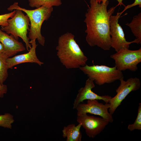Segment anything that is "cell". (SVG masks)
<instances>
[{
    "mask_svg": "<svg viewBox=\"0 0 141 141\" xmlns=\"http://www.w3.org/2000/svg\"><path fill=\"white\" fill-rule=\"evenodd\" d=\"M84 22L86 26V40L91 46H97L105 50L111 46L110 18L116 7L107 10L109 1L99 3L95 0H90Z\"/></svg>",
    "mask_w": 141,
    "mask_h": 141,
    "instance_id": "cell-1",
    "label": "cell"
},
{
    "mask_svg": "<svg viewBox=\"0 0 141 141\" xmlns=\"http://www.w3.org/2000/svg\"><path fill=\"white\" fill-rule=\"evenodd\" d=\"M57 55L61 63L67 69L85 66L88 60L72 33L67 32L58 38L56 47Z\"/></svg>",
    "mask_w": 141,
    "mask_h": 141,
    "instance_id": "cell-2",
    "label": "cell"
},
{
    "mask_svg": "<svg viewBox=\"0 0 141 141\" xmlns=\"http://www.w3.org/2000/svg\"><path fill=\"white\" fill-rule=\"evenodd\" d=\"M8 10L19 9L26 13L30 20L28 38L31 40L37 39L42 46L44 45L45 38L41 33L42 25L45 21L47 20L53 11L52 7L42 6L33 10H28L20 7L17 2L14 3L8 8Z\"/></svg>",
    "mask_w": 141,
    "mask_h": 141,
    "instance_id": "cell-3",
    "label": "cell"
},
{
    "mask_svg": "<svg viewBox=\"0 0 141 141\" xmlns=\"http://www.w3.org/2000/svg\"><path fill=\"white\" fill-rule=\"evenodd\" d=\"M79 68L88 78L99 86L112 83L124 77L122 72L118 70L115 66L110 67L103 65L89 66L86 64Z\"/></svg>",
    "mask_w": 141,
    "mask_h": 141,
    "instance_id": "cell-4",
    "label": "cell"
},
{
    "mask_svg": "<svg viewBox=\"0 0 141 141\" xmlns=\"http://www.w3.org/2000/svg\"><path fill=\"white\" fill-rule=\"evenodd\" d=\"M14 16L7 20L8 25L1 27V30L8 34H11L17 40L20 37L25 44L27 50L29 51L31 48L30 43L29 39L27 37L28 30H29L30 19L26 15H25L22 11L16 9Z\"/></svg>",
    "mask_w": 141,
    "mask_h": 141,
    "instance_id": "cell-5",
    "label": "cell"
},
{
    "mask_svg": "<svg viewBox=\"0 0 141 141\" xmlns=\"http://www.w3.org/2000/svg\"><path fill=\"white\" fill-rule=\"evenodd\" d=\"M110 57L115 61V66L119 70L128 69L135 72L138 69L137 65L141 62V48L134 50L122 49Z\"/></svg>",
    "mask_w": 141,
    "mask_h": 141,
    "instance_id": "cell-6",
    "label": "cell"
},
{
    "mask_svg": "<svg viewBox=\"0 0 141 141\" xmlns=\"http://www.w3.org/2000/svg\"><path fill=\"white\" fill-rule=\"evenodd\" d=\"M119 80L120 84L116 90L117 94L111 98L109 102L110 107L108 111L112 115L121 104L122 101L131 92L139 90L140 86V79L136 77L131 78L126 81L124 80L123 77Z\"/></svg>",
    "mask_w": 141,
    "mask_h": 141,
    "instance_id": "cell-7",
    "label": "cell"
},
{
    "mask_svg": "<svg viewBox=\"0 0 141 141\" xmlns=\"http://www.w3.org/2000/svg\"><path fill=\"white\" fill-rule=\"evenodd\" d=\"M121 15L120 13L118 12L115 15H111L110 18L111 46L116 52L122 49H129L130 45L132 43H139L136 39L130 42L126 40L123 30L118 23Z\"/></svg>",
    "mask_w": 141,
    "mask_h": 141,
    "instance_id": "cell-8",
    "label": "cell"
},
{
    "mask_svg": "<svg viewBox=\"0 0 141 141\" xmlns=\"http://www.w3.org/2000/svg\"><path fill=\"white\" fill-rule=\"evenodd\" d=\"M77 121L85 129L87 135L92 138L100 134L109 123L102 118L88 115L86 113L77 115Z\"/></svg>",
    "mask_w": 141,
    "mask_h": 141,
    "instance_id": "cell-9",
    "label": "cell"
},
{
    "mask_svg": "<svg viewBox=\"0 0 141 141\" xmlns=\"http://www.w3.org/2000/svg\"><path fill=\"white\" fill-rule=\"evenodd\" d=\"M97 100H87L86 103L79 104L76 108L77 111V115L89 113L99 115L108 120L109 122H112L113 121L112 115L108 111L110 104L108 103L104 104L99 103Z\"/></svg>",
    "mask_w": 141,
    "mask_h": 141,
    "instance_id": "cell-10",
    "label": "cell"
},
{
    "mask_svg": "<svg viewBox=\"0 0 141 141\" xmlns=\"http://www.w3.org/2000/svg\"><path fill=\"white\" fill-rule=\"evenodd\" d=\"M95 87L94 81L88 78L86 80L84 86L80 88L78 91V93L73 103V109H76L79 104L83 102L86 99L102 100L105 103H109L112 98L111 96L108 95L101 96L97 95L92 90Z\"/></svg>",
    "mask_w": 141,
    "mask_h": 141,
    "instance_id": "cell-11",
    "label": "cell"
},
{
    "mask_svg": "<svg viewBox=\"0 0 141 141\" xmlns=\"http://www.w3.org/2000/svg\"><path fill=\"white\" fill-rule=\"evenodd\" d=\"M32 46L27 53L15 56L11 58H8L6 62L8 69L12 68L14 66L25 63H32L37 64L41 66L44 63L40 61L37 57L36 49L37 45L36 40H32L30 41Z\"/></svg>",
    "mask_w": 141,
    "mask_h": 141,
    "instance_id": "cell-12",
    "label": "cell"
},
{
    "mask_svg": "<svg viewBox=\"0 0 141 141\" xmlns=\"http://www.w3.org/2000/svg\"><path fill=\"white\" fill-rule=\"evenodd\" d=\"M0 42L3 45L4 52L9 57L18 52L24 51L25 48L23 44L16 39L13 35L2 31L0 29Z\"/></svg>",
    "mask_w": 141,
    "mask_h": 141,
    "instance_id": "cell-13",
    "label": "cell"
},
{
    "mask_svg": "<svg viewBox=\"0 0 141 141\" xmlns=\"http://www.w3.org/2000/svg\"><path fill=\"white\" fill-rule=\"evenodd\" d=\"M81 126L80 123L76 126L72 124L64 126L62 130L63 137L67 138L66 141H81L82 135L80 128Z\"/></svg>",
    "mask_w": 141,
    "mask_h": 141,
    "instance_id": "cell-14",
    "label": "cell"
},
{
    "mask_svg": "<svg viewBox=\"0 0 141 141\" xmlns=\"http://www.w3.org/2000/svg\"><path fill=\"white\" fill-rule=\"evenodd\" d=\"M129 27L131 31L139 43H141V13L134 16L130 23L126 24Z\"/></svg>",
    "mask_w": 141,
    "mask_h": 141,
    "instance_id": "cell-15",
    "label": "cell"
},
{
    "mask_svg": "<svg viewBox=\"0 0 141 141\" xmlns=\"http://www.w3.org/2000/svg\"><path fill=\"white\" fill-rule=\"evenodd\" d=\"M9 57L4 52L0 53V83L3 84L8 76L6 60Z\"/></svg>",
    "mask_w": 141,
    "mask_h": 141,
    "instance_id": "cell-16",
    "label": "cell"
},
{
    "mask_svg": "<svg viewBox=\"0 0 141 141\" xmlns=\"http://www.w3.org/2000/svg\"><path fill=\"white\" fill-rule=\"evenodd\" d=\"M29 6L38 8L42 6H58L62 4L61 0H28Z\"/></svg>",
    "mask_w": 141,
    "mask_h": 141,
    "instance_id": "cell-17",
    "label": "cell"
},
{
    "mask_svg": "<svg viewBox=\"0 0 141 141\" xmlns=\"http://www.w3.org/2000/svg\"><path fill=\"white\" fill-rule=\"evenodd\" d=\"M14 120L13 116L9 113L0 115V126L11 129Z\"/></svg>",
    "mask_w": 141,
    "mask_h": 141,
    "instance_id": "cell-18",
    "label": "cell"
},
{
    "mask_svg": "<svg viewBox=\"0 0 141 141\" xmlns=\"http://www.w3.org/2000/svg\"><path fill=\"white\" fill-rule=\"evenodd\" d=\"M127 128L130 131L135 130H141V103L139 104L138 108L137 115V118L134 123L129 124Z\"/></svg>",
    "mask_w": 141,
    "mask_h": 141,
    "instance_id": "cell-19",
    "label": "cell"
},
{
    "mask_svg": "<svg viewBox=\"0 0 141 141\" xmlns=\"http://www.w3.org/2000/svg\"><path fill=\"white\" fill-rule=\"evenodd\" d=\"M15 10L10 13L0 15V26L4 27L8 25L7 20L9 18H12L15 15Z\"/></svg>",
    "mask_w": 141,
    "mask_h": 141,
    "instance_id": "cell-20",
    "label": "cell"
},
{
    "mask_svg": "<svg viewBox=\"0 0 141 141\" xmlns=\"http://www.w3.org/2000/svg\"><path fill=\"white\" fill-rule=\"evenodd\" d=\"M139 5V7L140 8L141 7V0H135L134 2L131 4L128 5L125 7L124 10L120 13L121 14L124 12L127 9L132 7L133 6Z\"/></svg>",
    "mask_w": 141,
    "mask_h": 141,
    "instance_id": "cell-21",
    "label": "cell"
},
{
    "mask_svg": "<svg viewBox=\"0 0 141 141\" xmlns=\"http://www.w3.org/2000/svg\"><path fill=\"white\" fill-rule=\"evenodd\" d=\"M7 85L4 84H2L0 83V97L3 98L4 94L7 92Z\"/></svg>",
    "mask_w": 141,
    "mask_h": 141,
    "instance_id": "cell-22",
    "label": "cell"
},
{
    "mask_svg": "<svg viewBox=\"0 0 141 141\" xmlns=\"http://www.w3.org/2000/svg\"><path fill=\"white\" fill-rule=\"evenodd\" d=\"M98 3H100L101 2L103 3H105L106 1L108 0H95ZM118 2V4L117 6L119 5H122L125 6L124 4L122 3V1L123 0H116Z\"/></svg>",
    "mask_w": 141,
    "mask_h": 141,
    "instance_id": "cell-23",
    "label": "cell"
},
{
    "mask_svg": "<svg viewBox=\"0 0 141 141\" xmlns=\"http://www.w3.org/2000/svg\"><path fill=\"white\" fill-rule=\"evenodd\" d=\"M4 48L3 45L0 43V53L4 52Z\"/></svg>",
    "mask_w": 141,
    "mask_h": 141,
    "instance_id": "cell-24",
    "label": "cell"
},
{
    "mask_svg": "<svg viewBox=\"0 0 141 141\" xmlns=\"http://www.w3.org/2000/svg\"></svg>",
    "mask_w": 141,
    "mask_h": 141,
    "instance_id": "cell-25",
    "label": "cell"
}]
</instances>
